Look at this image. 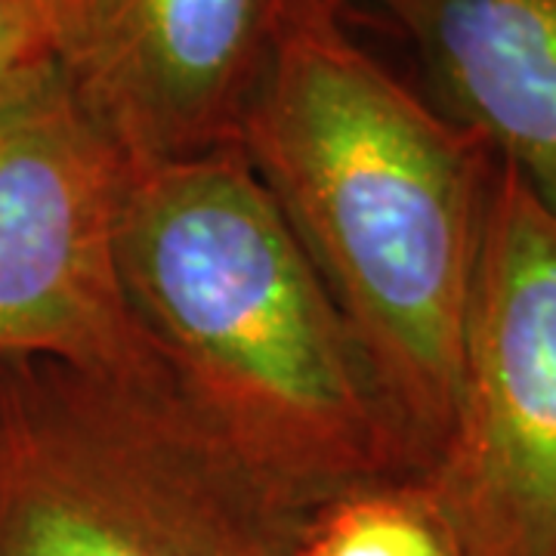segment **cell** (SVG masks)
I'll return each instance as SVG.
<instances>
[{"instance_id":"obj_1","label":"cell","mask_w":556,"mask_h":556,"mask_svg":"<svg viewBox=\"0 0 556 556\" xmlns=\"http://www.w3.org/2000/svg\"><path fill=\"white\" fill-rule=\"evenodd\" d=\"M239 146L424 477L455 420L492 149L358 47L340 0H276Z\"/></svg>"},{"instance_id":"obj_2","label":"cell","mask_w":556,"mask_h":556,"mask_svg":"<svg viewBox=\"0 0 556 556\" xmlns=\"http://www.w3.org/2000/svg\"><path fill=\"white\" fill-rule=\"evenodd\" d=\"M118 263L179 402L276 510L309 522L420 479L346 318L239 142L134 167Z\"/></svg>"},{"instance_id":"obj_3","label":"cell","mask_w":556,"mask_h":556,"mask_svg":"<svg viewBox=\"0 0 556 556\" xmlns=\"http://www.w3.org/2000/svg\"><path fill=\"white\" fill-rule=\"evenodd\" d=\"M276 510L167 375L0 358V556H285Z\"/></svg>"},{"instance_id":"obj_4","label":"cell","mask_w":556,"mask_h":556,"mask_svg":"<svg viewBox=\"0 0 556 556\" xmlns=\"http://www.w3.org/2000/svg\"><path fill=\"white\" fill-rule=\"evenodd\" d=\"M417 485L452 556H556V217L501 161L455 420Z\"/></svg>"},{"instance_id":"obj_5","label":"cell","mask_w":556,"mask_h":556,"mask_svg":"<svg viewBox=\"0 0 556 556\" xmlns=\"http://www.w3.org/2000/svg\"><path fill=\"white\" fill-rule=\"evenodd\" d=\"M130 177L65 78L0 124V358L115 378L164 371L121 281Z\"/></svg>"},{"instance_id":"obj_6","label":"cell","mask_w":556,"mask_h":556,"mask_svg":"<svg viewBox=\"0 0 556 556\" xmlns=\"http://www.w3.org/2000/svg\"><path fill=\"white\" fill-rule=\"evenodd\" d=\"M276 0H60L72 97L134 167L239 142Z\"/></svg>"},{"instance_id":"obj_7","label":"cell","mask_w":556,"mask_h":556,"mask_svg":"<svg viewBox=\"0 0 556 556\" xmlns=\"http://www.w3.org/2000/svg\"><path fill=\"white\" fill-rule=\"evenodd\" d=\"M415 43L442 112L556 217V0H378Z\"/></svg>"},{"instance_id":"obj_8","label":"cell","mask_w":556,"mask_h":556,"mask_svg":"<svg viewBox=\"0 0 556 556\" xmlns=\"http://www.w3.org/2000/svg\"><path fill=\"white\" fill-rule=\"evenodd\" d=\"M294 556H452L417 482L368 489L306 522Z\"/></svg>"},{"instance_id":"obj_9","label":"cell","mask_w":556,"mask_h":556,"mask_svg":"<svg viewBox=\"0 0 556 556\" xmlns=\"http://www.w3.org/2000/svg\"><path fill=\"white\" fill-rule=\"evenodd\" d=\"M62 80L60 50L28 0H0V124Z\"/></svg>"},{"instance_id":"obj_10","label":"cell","mask_w":556,"mask_h":556,"mask_svg":"<svg viewBox=\"0 0 556 556\" xmlns=\"http://www.w3.org/2000/svg\"><path fill=\"white\" fill-rule=\"evenodd\" d=\"M35 10H38L40 16L47 20V25H50V31H53V25H56V10H60V0H28ZM56 38V35H53Z\"/></svg>"},{"instance_id":"obj_11","label":"cell","mask_w":556,"mask_h":556,"mask_svg":"<svg viewBox=\"0 0 556 556\" xmlns=\"http://www.w3.org/2000/svg\"><path fill=\"white\" fill-rule=\"evenodd\" d=\"M285 556H294V551H291V554H285Z\"/></svg>"}]
</instances>
